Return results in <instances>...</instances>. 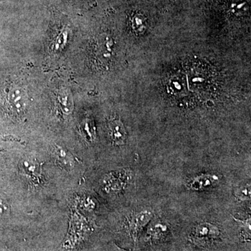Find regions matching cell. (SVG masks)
<instances>
[{
  "mask_svg": "<svg viewBox=\"0 0 251 251\" xmlns=\"http://www.w3.org/2000/svg\"><path fill=\"white\" fill-rule=\"evenodd\" d=\"M221 232L219 227L209 223L198 225L190 237V240L199 247L210 244L219 237Z\"/></svg>",
  "mask_w": 251,
  "mask_h": 251,
  "instance_id": "cell-1",
  "label": "cell"
},
{
  "mask_svg": "<svg viewBox=\"0 0 251 251\" xmlns=\"http://www.w3.org/2000/svg\"><path fill=\"white\" fill-rule=\"evenodd\" d=\"M27 95L25 90L19 86H13L8 90L6 97V105L13 115L23 114L27 108Z\"/></svg>",
  "mask_w": 251,
  "mask_h": 251,
  "instance_id": "cell-2",
  "label": "cell"
},
{
  "mask_svg": "<svg viewBox=\"0 0 251 251\" xmlns=\"http://www.w3.org/2000/svg\"><path fill=\"white\" fill-rule=\"evenodd\" d=\"M153 214L151 211L146 210L133 214L128 221V228L130 237L135 242L138 240V235L144 227L150 222Z\"/></svg>",
  "mask_w": 251,
  "mask_h": 251,
  "instance_id": "cell-3",
  "label": "cell"
},
{
  "mask_svg": "<svg viewBox=\"0 0 251 251\" xmlns=\"http://www.w3.org/2000/svg\"><path fill=\"white\" fill-rule=\"evenodd\" d=\"M115 54L114 41L109 36H100L96 47V57L102 64H108Z\"/></svg>",
  "mask_w": 251,
  "mask_h": 251,
  "instance_id": "cell-4",
  "label": "cell"
},
{
  "mask_svg": "<svg viewBox=\"0 0 251 251\" xmlns=\"http://www.w3.org/2000/svg\"><path fill=\"white\" fill-rule=\"evenodd\" d=\"M20 171L23 176L30 182L39 183L41 177V167L36 160L31 158L23 160L20 163Z\"/></svg>",
  "mask_w": 251,
  "mask_h": 251,
  "instance_id": "cell-5",
  "label": "cell"
},
{
  "mask_svg": "<svg viewBox=\"0 0 251 251\" xmlns=\"http://www.w3.org/2000/svg\"><path fill=\"white\" fill-rule=\"evenodd\" d=\"M218 175L203 174L196 176L188 182V186L193 191H202L212 187L219 181Z\"/></svg>",
  "mask_w": 251,
  "mask_h": 251,
  "instance_id": "cell-6",
  "label": "cell"
},
{
  "mask_svg": "<svg viewBox=\"0 0 251 251\" xmlns=\"http://www.w3.org/2000/svg\"><path fill=\"white\" fill-rule=\"evenodd\" d=\"M108 134L112 143L115 145H125L126 131L120 120H112L108 123Z\"/></svg>",
  "mask_w": 251,
  "mask_h": 251,
  "instance_id": "cell-7",
  "label": "cell"
},
{
  "mask_svg": "<svg viewBox=\"0 0 251 251\" xmlns=\"http://www.w3.org/2000/svg\"><path fill=\"white\" fill-rule=\"evenodd\" d=\"M52 156L56 162L63 168L70 171L75 165L74 157L67 150L59 146H54L52 149Z\"/></svg>",
  "mask_w": 251,
  "mask_h": 251,
  "instance_id": "cell-8",
  "label": "cell"
},
{
  "mask_svg": "<svg viewBox=\"0 0 251 251\" xmlns=\"http://www.w3.org/2000/svg\"><path fill=\"white\" fill-rule=\"evenodd\" d=\"M236 222L239 225V228L240 229L241 235L243 241H250L251 238V219H248L246 221H241L234 217Z\"/></svg>",
  "mask_w": 251,
  "mask_h": 251,
  "instance_id": "cell-9",
  "label": "cell"
},
{
  "mask_svg": "<svg viewBox=\"0 0 251 251\" xmlns=\"http://www.w3.org/2000/svg\"><path fill=\"white\" fill-rule=\"evenodd\" d=\"M168 228L164 224H157L153 226L149 231L150 237L153 239H158L163 237L166 233Z\"/></svg>",
  "mask_w": 251,
  "mask_h": 251,
  "instance_id": "cell-10",
  "label": "cell"
},
{
  "mask_svg": "<svg viewBox=\"0 0 251 251\" xmlns=\"http://www.w3.org/2000/svg\"><path fill=\"white\" fill-rule=\"evenodd\" d=\"M235 196L239 201H248L251 198L250 186H246L244 187L238 188L235 191Z\"/></svg>",
  "mask_w": 251,
  "mask_h": 251,
  "instance_id": "cell-11",
  "label": "cell"
},
{
  "mask_svg": "<svg viewBox=\"0 0 251 251\" xmlns=\"http://www.w3.org/2000/svg\"><path fill=\"white\" fill-rule=\"evenodd\" d=\"M82 130L86 135H88L90 140H93L94 137L95 136V128L93 126V124L88 120L83 122L82 126Z\"/></svg>",
  "mask_w": 251,
  "mask_h": 251,
  "instance_id": "cell-12",
  "label": "cell"
},
{
  "mask_svg": "<svg viewBox=\"0 0 251 251\" xmlns=\"http://www.w3.org/2000/svg\"><path fill=\"white\" fill-rule=\"evenodd\" d=\"M133 29L138 32H143L145 29V21L140 16H135L133 19Z\"/></svg>",
  "mask_w": 251,
  "mask_h": 251,
  "instance_id": "cell-13",
  "label": "cell"
},
{
  "mask_svg": "<svg viewBox=\"0 0 251 251\" xmlns=\"http://www.w3.org/2000/svg\"><path fill=\"white\" fill-rule=\"evenodd\" d=\"M247 3L246 2H239V1H235V2L232 3L230 5L231 11L232 13L235 14H242L247 9Z\"/></svg>",
  "mask_w": 251,
  "mask_h": 251,
  "instance_id": "cell-14",
  "label": "cell"
},
{
  "mask_svg": "<svg viewBox=\"0 0 251 251\" xmlns=\"http://www.w3.org/2000/svg\"><path fill=\"white\" fill-rule=\"evenodd\" d=\"M10 212L9 204L3 198L0 197V217L6 216Z\"/></svg>",
  "mask_w": 251,
  "mask_h": 251,
  "instance_id": "cell-15",
  "label": "cell"
},
{
  "mask_svg": "<svg viewBox=\"0 0 251 251\" xmlns=\"http://www.w3.org/2000/svg\"><path fill=\"white\" fill-rule=\"evenodd\" d=\"M117 251H128L123 250V249H120V248H119V247H117Z\"/></svg>",
  "mask_w": 251,
  "mask_h": 251,
  "instance_id": "cell-16",
  "label": "cell"
}]
</instances>
